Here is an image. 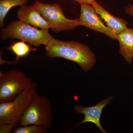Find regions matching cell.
<instances>
[{"label":"cell","mask_w":133,"mask_h":133,"mask_svg":"<svg viewBox=\"0 0 133 133\" xmlns=\"http://www.w3.org/2000/svg\"><path fill=\"white\" fill-rule=\"evenodd\" d=\"M15 128V127L11 124H0V133H10Z\"/></svg>","instance_id":"obj_15"},{"label":"cell","mask_w":133,"mask_h":133,"mask_svg":"<svg viewBox=\"0 0 133 133\" xmlns=\"http://www.w3.org/2000/svg\"><path fill=\"white\" fill-rule=\"evenodd\" d=\"M53 38L48 30L38 29L20 20L10 22L1 30V38L2 40L17 38L36 48L42 44L46 46Z\"/></svg>","instance_id":"obj_2"},{"label":"cell","mask_w":133,"mask_h":133,"mask_svg":"<svg viewBox=\"0 0 133 133\" xmlns=\"http://www.w3.org/2000/svg\"><path fill=\"white\" fill-rule=\"evenodd\" d=\"M17 17L20 21L41 29L49 30L50 29L48 22L34 5L21 6L17 11Z\"/></svg>","instance_id":"obj_9"},{"label":"cell","mask_w":133,"mask_h":133,"mask_svg":"<svg viewBox=\"0 0 133 133\" xmlns=\"http://www.w3.org/2000/svg\"><path fill=\"white\" fill-rule=\"evenodd\" d=\"M52 109L49 100L36 92L22 118L19 126L35 125L47 129L52 125Z\"/></svg>","instance_id":"obj_4"},{"label":"cell","mask_w":133,"mask_h":133,"mask_svg":"<svg viewBox=\"0 0 133 133\" xmlns=\"http://www.w3.org/2000/svg\"><path fill=\"white\" fill-rule=\"evenodd\" d=\"M95 12L104 20L106 26L116 34L127 28V22L125 19L113 16L105 9L101 5L94 2L92 5Z\"/></svg>","instance_id":"obj_10"},{"label":"cell","mask_w":133,"mask_h":133,"mask_svg":"<svg viewBox=\"0 0 133 133\" xmlns=\"http://www.w3.org/2000/svg\"><path fill=\"white\" fill-rule=\"evenodd\" d=\"M37 84L26 89L15 98L8 102L0 103V124H11L16 127L36 92Z\"/></svg>","instance_id":"obj_3"},{"label":"cell","mask_w":133,"mask_h":133,"mask_svg":"<svg viewBox=\"0 0 133 133\" xmlns=\"http://www.w3.org/2000/svg\"><path fill=\"white\" fill-rule=\"evenodd\" d=\"M49 58H63L77 63L85 71L92 69L96 62L94 53L87 45L78 42L52 38L45 47Z\"/></svg>","instance_id":"obj_1"},{"label":"cell","mask_w":133,"mask_h":133,"mask_svg":"<svg viewBox=\"0 0 133 133\" xmlns=\"http://www.w3.org/2000/svg\"><path fill=\"white\" fill-rule=\"evenodd\" d=\"M33 83L31 78L21 71L12 69L5 73L0 72V103L15 98L30 88Z\"/></svg>","instance_id":"obj_5"},{"label":"cell","mask_w":133,"mask_h":133,"mask_svg":"<svg viewBox=\"0 0 133 133\" xmlns=\"http://www.w3.org/2000/svg\"><path fill=\"white\" fill-rule=\"evenodd\" d=\"M80 6L81 12L79 19L81 26L104 33L112 40H116V34L104 24L92 5L83 3L80 4Z\"/></svg>","instance_id":"obj_7"},{"label":"cell","mask_w":133,"mask_h":133,"mask_svg":"<svg viewBox=\"0 0 133 133\" xmlns=\"http://www.w3.org/2000/svg\"><path fill=\"white\" fill-rule=\"evenodd\" d=\"M125 12L126 14L129 15L130 16H133V6L129 4L128 6L125 8Z\"/></svg>","instance_id":"obj_16"},{"label":"cell","mask_w":133,"mask_h":133,"mask_svg":"<svg viewBox=\"0 0 133 133\" xmlns=\"http://www.w3.org/2000/svg\"><path fill=\"white\" fill-rule=\"evenodd\" d=\"M119 44V53L129 64L133 61V29L127 28L116 34Z\"/></svg>","instance_id":"obj_11"},{"label":"cell","mask_w":133,"mask_h":133,"mask_svg":"<svg viewBox=\"0 0 133 133\" xmlns=\"http://www.w3.org/2000/svg\"><path fill=\"white\" fill-rule=\"evenodd\" d=\"M112 98V96H109L107 98L101 101L97 105L90 107H84L79 105L75 106V110L77 113L84 114V118L83 121L79 123L74 128L79 126L86 122H91L95 124L96 127L103 133H106V131L104 130L100 123V118L102 110L106 106L110 103Z\"/></svg>","instance_id":"obj_8"},{"label":"cell","mask_w":133,"mask_h":133,"mask_svg":"<svg viewBox=\"0 0 133 133\" xmlns=\"http://www.w3.org/2000/svg\"><path fill=\"white\" fill-rule=\"evenodd\" d=\"M23 41L13 42L10 46L8 48L12 50L16 56V60L28 55L31 51L30 46Z\"/></svg>","instance_id":"obj_13"},{"label":"cell","mask_w":133,"mask_h":133,"mask_svg":"<svg viewBox=\"0 0 133 133\" xmlns=\"http://www.w3.org/2000/svg\"><path fill=\"white\" fill-rule=\"evenodd\" d=\"M34 5L55 33L72 30L81 26L79 19H70L65 16L58 3L46 4L36 1Z\"/></svg>","instance_id":"obj_6"},{"label":"cell","mask_w":133,"mask_h":133,"mask_svg":"<svg viewBox=\"0 0 133 133\" xmlns=\"http://www.w3.org/2000/svg\"><path fill=\"white\" fill-rule=\"evenodd\" d=\"M29 0H1L0 1V27H4L5 17L12 8L26 5Z\"/></svg>","instance_id":"obj_12"},{"label":"cell","mask_w":133,"mask_h":133,"mask_svg":"<svg viewBox=\"0 0 133 133\" xmlns=\"http://www.w3.org/2000/svg\"><path fill=\"white\" fill-rule=\"evenodd\" d=\"M74 1L77 2L79 4H90L92 5L95 1L94 0H74Z\"/></svg>","instance_id":"obj_17"},{"label":"cell","mask_w":133,"mask_h":133,"mask_svg":"<svg viewBox=\"0 0 133 133\" xmlns=\"http://www.w3.org/2000/svg\"><path fill=\"white\" fill-rule=\"evenodd\" d=\"M47 129L42 126L35 125H30L20 126L15 128L13 133H46L48 132Z\"/></svg>","instance_id":"obj_14"}]
</instances>
